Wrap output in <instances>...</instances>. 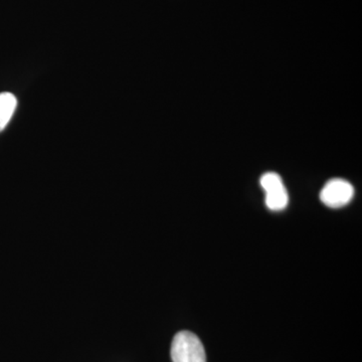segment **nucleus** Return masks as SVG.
<instances>
[{
    "label": "nucleus",
    "instance_id": "f03ea898",
    "mask_svg": "<svg viewBox=\"0 0 362 362\" xmlns=\"http://www.w3.org/2000/svg\"><path fill=\"white\" fill-rule=\"evenodd\" d=\"M354 188L349 181L333 178L324 185L320 192L321 202L330 209L347 206L354 199Z\"/></svg>",
    "mask_w": 362,
    "mask_h": 362
},
{
    "label": "nucleus",
    "instance_id": "f257e3e1",
    "mask_svg": "<svg viewBox=\"0 0 362 362\" xmlns=\"http://www.w3.org/2000/svg\"><path fill=\"white\" fill-rule=\"evenodd\" d=\"M170 354L173 362H206L201 339L190 331H180L175 335Z\"/></svg>",
    "mask_w": 362,
    "mask_h": 362
},
{
    "label": "nucleus",
    "instance_id": "7ed1b4c3",
    "mask_svg": "<svg viewBox=\"0 0 362 362\" xmlns=\"http://www.w3.org/2000/svg\"><path fill=\"white\" fill-rule=\"evenodd\" d=\"M261 187L265 190L266 206L269 209L279 211L287 207L289 197L284 182L278 173H265L261 177Z\"/></svg>",
    "mask_w": 362,
    "mask_h": 362
},
{
    "label": "nucleus",
    "instance_id": "20e7f679",
    "mask_svg": "<svg viewBox=\"0 0 362 362\" xmlns=\"http://www.w3.org/2000/svg\"><path fill=\"white\" fill-rule=\"evenodd\" d=\"M18 106V100L11 93L0 94V132L6 127Z\"/></svg>",
    "mask_w": 362,
    "mask_h": 362
}]
</instances>
